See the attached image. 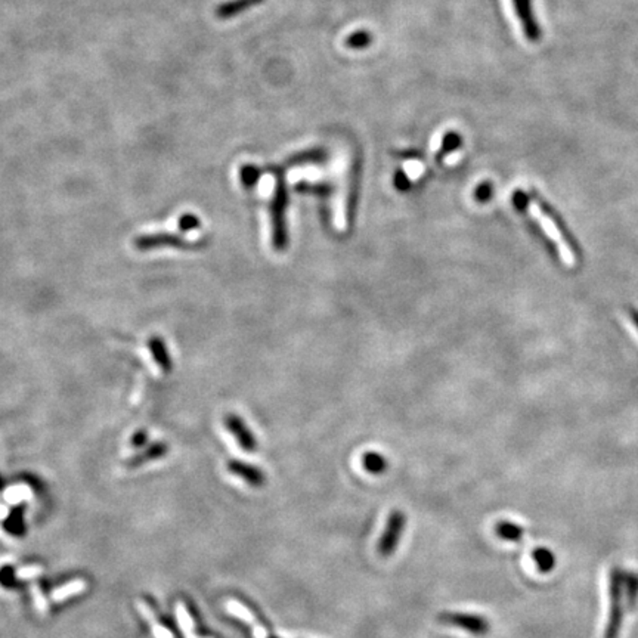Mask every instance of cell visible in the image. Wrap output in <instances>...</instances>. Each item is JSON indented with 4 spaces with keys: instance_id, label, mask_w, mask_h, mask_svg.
<instances>
[{
    "instance_id": "6da1fadb",
    "label": "cell",
    "mask_w": 638,
    "mask_h": 638,
    "mask_svg": "<svg viewBox=\"0 0 638 638\" xmlns=\"http://www.w3.org/2000/svg\"><path fill=\"white\" fill-rule=\"evenodd\" d=\"M287 205L288 191L286 181L278 176L275 194L271 201V220H272V244L277 251H284L288 247V228H287Z\"/></svg>"
},
{
    "instance_id": "7a4b0ae2",
    "label": "cell",
    "mask_w": 638,
    "mask_h": 638,
    "mask_svg": "<svg viewBox=\"0 0 638 638\" xmlns=\"http://www.w3.org/2000/svg\"><path fill=\"white\" fill-rule=\"evenodd\" d=\"M608 617L604 630V638H619L624 615H625V597L622 590V569L613 566L608 575Z\"/></svg>"
},
{
    "instance_id": "3957f363",
    "label": "cell",
    "mask_w": 638,
    "mask_h": 638,
    "mask_svg": "<svg viewBox=\"0 0 638 638\" xmlns=\"http://www.w3.org/2000/svg\"><path fill=\"white\" fill-rule=\"evenodd\" d=\"M407 527V516L400 510H394L387 517V522L383 531L378 544L377 551L381 557H390L396 551V548L400 543V538L404 536Z\"/></svg>"
},
{
    "instance_id": "277c9868",
    "label": "cell",
    "mask_w": 638,
    "mask_h": 638,
    "mask_svg": "<svg viewBox=\"0 0 638 638\" xmlns=\"http://www.w3.org/2000/svg\"><path fill=\"white\" fill-rule=\"evenodd\" d=\"M439 621L445 625L458 628L471 635L482 637L490 630V624L485 616L466 612H444L439 615Z\"/></svg>"
},
{
    "instance_id": "5b68a950",
    "label": "cell",
    "mask_w": 638,
    "mask_h": 638,
    "mask_svg": "<svg viewBox=\"0 0 638 638\" xmlns=\"http://www.w3.org/2000/svg\"><path fill=\"white\" fill-rule=\"evenodd\" d=\"M529 210H531V214L538 220V223L541 225V228L547 232L548 237L554 241V244H557L558 251H560V256H562L563 262L567 264V266H573V264H575V254H573V251L571 249V245H569L565 241L563 233L560 232V229H558V227L554 223V220L549 218L547 213H544L541 209H539V205L535 204V203H529Z\"/></svg>"
},
{
    "instance_id": "8992f818",
    "label": "cell",
    "mask_w": 638,
    "mask_h": 638,
    "mask_svg": "<svg viewBox=\"0 0 638 638\" xmlns=\"http://www.w3.org/2000/svg\"><path fill=\"white\" fill-rule=\"evenodd\" d=\"M136 247L139 250H151L157 247H178L190 250L192 247H200L201 242H188L182 235L174 233H154V235H145L136 240Z\"/></svg>"
},
{
    "instance_id": "52a82bcc",
    "label": "cell",
    "mask_w": 638,
    "mask_h": 638,
    "mask_svg": "<svg viewBox=\"0 0 638 638\" xmlns=\"http://www.w3.org/2000/svg\"><path fill=\"white\" fill-rule=\"evenodd\" d=\"M225 426L231 431L238 445L245 451V453H254L258 449V440L254 437L253 431L249 426L244 423V420L237 414H228L225 417Z\"/></svg>"
},
{
    "instance_id": "ba28073f",
    "label": "cell",
    "mask_w": 638,
    "mask_h": 638,
    "mask_svg": "<svg viewBox=\"0 0 638 638\" xmlns=\"http://www.w3.org/2000/svg\"><path fill=\"white\" fill-rule=\"evenodd\" d=\"M227 468L229 473L238 476L253 488H262L266 483V476H264L263 471L256 466L245 463L242 459H229Z\"/></svg>"
},
{
    "instance_id": "9c48e42d",
    "label": "cell",
    "mask_w": 638,
    "mask_h": 638,
    "mask_svg": "<svg viewBox=\"0 0 638 638\" xmlns=\"http://www.w3.org/2000/svg\"><path fill=\"white\" fill-rule=\"evenodd\" d=\"M514 9L517 12V16L520 21H522L523 32L529 41H538L539 38V27L535 21L532 9H531V0H513Z\"/></svg>"
},
{
    "instance_id": "30bf717a",
    "label": "cell",
    "mask_w": 638,
    "mask_h": 638,
    "mask_svg": "<svg viewBox=\"0 0 638 638\" xmlns=\"http://www.w3.org/2000/svg\"><path fill=\"white\" fill-rule=\"evenodd\" d=\"M263 2L264 0H229V2H225L218 6L216 15L220 19H231L262 5Z\"/></svg>"
},
{
    "instance_id": "8fae6325",
    "label": "cell",
    "mask_w": 638,
    "mask_h": 638,
    "mask_svg": "<svg viewBox=\"0 0 638 638\" xmlns=\"http://www.w3.org/2000/svg\"><path fill=\"white\" fill-rule=\"evenodd\" d=\"M622 590L625 597V607L633 611L638 603V572L622 569Z\"/></svg>"
},
{
    "instance_id": "7c38bea8",
    "label": "cell",
    "mask_w": 638,
    "mask_h": 638,
    "mask_svg": "<svg viewBox=\"0 0 638 638\" xmlns=\"http://www.w3.org/2000/svg\"><path fill=\"white\" fill-rule=\"evenodd\" d=\"M150 350L152 353V358L155 359L157 364H159V367L164 372H170L173 368V362H172L170 353L168 350V346H166V343L160 337H152L150 340Z\"/></svg>"
},
{
    "instance_id": "4fadbf2b",
    "label": "cell",
    "mask_w": 638,
    "mask_h": 638,
    "mask_svg": "<svg viewBox=\"0 0 638 638\" xmlns=\"http://www.w3.org/2000/svg\"><path fill=\"white\" fill-rule=\"evenodd\" d=\"M495 535L503 539V541H510V543H517L525 535V529L522 526H519L513 522H508V520H501L498 522L494 527Z\"/></svg>"
},
{
    "instance_id": "5bb4252c",
    "label": "cell",
    "mask_w": 638,
    "mask_h": 638,
    "mask_svg": "<svg viewBox=\"0 0 638 638\" xmlns=\"http://www.w3.org/2000/svg\"><path fill=\"white\" fill-rule=\"evenodd\" d=\"M361 463L365 471H368L369 475H374V476L383 475L389 467L386 457L381 455L380 453H374V451H369V453H365L364 455H362Z\"/></svg>"
},
{
    "instance_id": "9a60e30c",
    "label": "cell",
    "mask_w": 638,
    "mask_h": 638,
    "mask_svg": "<svg viewBox=\"0 0 638 638\" xmlns=\"http://www.w3.org/2000/svg\"><path fill=\"white\" fill-rule=\"evenodd\" d=\"M532 558H534V562H535V565L538 567V571L543 572V573L553 572L556 565H557V558H556L554 553L551 551V549L545 548V547L535 548L534 553H532Z\"/></svg>"
},
{
    "instance_id": "2e32d148",
    "label": "cell",
    "mask_w": 638,
    "mask_h": 638,
    "mask_svg": "<svg viewBox=\"0 0 638 638\" xmlns=\"http://www.w3.org/2000/svg\"><path fill=\"white\" fill-rule=\"evenodd\" d=\"M461 144H463V137H461L457 132H448L444 136V141H442V146H440L439 152L436 154V159L442 160L444 157H446L453 151L458 150L461 146Z\"/></svg>"
},
{
    "instance_id": "e0dca14e",
    "label": "cell",
    "mask_w": 638,
    "mask_h": 638,
    "mask_svg": "<svg viewBox=\"0 0 638 638\" xmlns=\"http://www.w3.org/2000/svg\"><path fill=\"white\" fill-rule=\"evenodd\" d=\"M166 453H168V445H164V444H154V445L150 446L148 449H145L141 455L135 457V458L132 459L130 466H139V464H142V463H146V461L157 459V458L163 457Z\"/></svg>"
},
{
    "instance_id": "ac0fdd59",
    "label": "cell",
    "mask_w": 638,
    "mask_h": 638,
    "mask_svg": "<svg viewBox=\"0 0 638 638\" xmlns=\"http://www.w3.org/2000/svg\"><path fill=\"white\" fill-rule=\"evenodd\" d=\"M372 41H374V38H372V34L367 30H358L355 33H352L348 38H346V45L350 47V49H358V51H362V49H367Z\"/></svg>"
},
{
    "instance_id": "d6986e66",
    "label": "cell",
    "mask_w": 638,
    "mask_h": 638,
    "mask_svg": "<svg viewBox=\"0 0 638 638\" xmlns=\"http://www.w3.org/2000/svg\"><path fill=\"white\" fill-rule=\"evenodd\" d=\"M326 151L322 150H312L308 152H301L294 155L293 159L288 160V166H299V164H306V163H318L326 160Z\"/></svg>"
},
{
    "instance_id": "ffe728a7",
    "label": "cell",
    "mask_w": 638,
    "mask_h": 638,
    "mask_svg": "<svg viewBox=\"0 0 638 638\" xmlns=\"http://www.w3.org/2000/svg\"><path fill=\"white\" fill-rule=\"evenodd\" d=\"M241 182L245 186V188H251V186L256 185L262 176L260 168H258L256 164H245L241 169Z\"/></svg>"
},
{
    "instance_id": "44dd1931",
    "label": "cell",
    "mask_w": 638,
    "mask_h": 638,
    "mask_svg": "<svg viewBox=\"0 0 638 638\" xmlns=\"http://www.w3.org/2000/svg\"><path fill=\"white\" fill-rule=\"evenodd\" d=\"M84 588H86V584H84V582H82V581H74V582H71V584L64 585L62 588H60V590H56V591L54 593V598H55V600H62V598H67L68 595L80 593L82 590H84Z\"/></svg>"
},
{
    "instance_id": "7402d4cb",
    "label": "cell",
    "mask_w": 638,
    "mask_h": 638,
    "mask_svg": "<svg viewBox=\"0 0 638 638\" xmlns=\"http://www.w3.org/2000/svg\"><path fill=\"white\" fill-rule=\"evenodd\" d=\"M200 227H201V220L195 214L186 213V214L181 216L179 229L182 232H190V231H194V229H198Z\"/></svg>"
},
{
    "instance_id": "603a6c76",
    "label": "cell",
    "mask_w": 638,
    "mask_h": 638,
    "mask_svg": "<svg viewBox=\"0 0 638 638\" xmlns=\"http://www.w3.org/2000/svg\"><path fill=\"white\" fill-rule=\"evenodd\" d=\"M296 190L299 192H308V194H319L321 197H323V195H328L331 192V188L326 183H321V185H310V183H299L296 186Z\"/></svg>"
},
{
    "instance_id": "cb8c5ba5",
    "label": "cell",
    "mask_w": 638,
    "mask_h": 638,
    "mask_svg": "<svg viewBox=\"0 0 638 638\" xmlns=\"http://www.w3.org/2000/svg\"><path fill=\"white\" fill-rule=\"evenodd\" d=\"M394 185H395V188L400 192H407L411 190V181L404 170H398L395 173Z\"/></svg>"
},
{
    "instance_id": "d4e9b609",
    "label": "cell",
    "mask_w": 638,
    "mask_h": 638,
    "mask_svg": "<svg viewBox=\"0 0 638 638\" xmlns=\"http://www.w3.org/2000/svg\"><path fill=\"white\" fill-rule=\"evenodd\" d=\"M490 197H492V185H490L489 182L480 183L475 191V198L479 203H486Z\"/></svg>"
},
{
    "instance_id": "484cf974",
    "label": "cell",
    "mask_w": 638,
    "mask_h": 638,
    "mask_svg": "<svg viewBox=\"0 0 638 638\" xmlns=\"http://www.w3.org/2000/svg\"><path fill=\"white\" fill-rule=\"evenodd\" d=\"M513 201L517 209H525V205H529L527 197L522 191H516L513 195Z\"/></svg>"
},
{
    "instance_id": "4316f807",
    "label": "cell",
    "mask_w": 638,
    "mask_h": 638,
    "mask_svg": "<svg viewBox=\"0 0 638 638\" xmlns=\"http://www.w3.org/2000/svg\"><path fill=\"white\" fill-rule=\"evenodd\" d=\"M145 440H146V435L144 433V431H141V433H137L133 439V445L135 446H141L145 444Z\"/></svg>"
},
{
    "instance_id": "83f0119b",
    "label": "cell",
    "mask_w": 638,
    "mask_h": 638,
    "mask_svg": "<svg viewBox=\"0 0 638 638\" xmlns=\"http://www.w3.org/2000/svg\"><path fill=\"white\" fill-rule=\"evenodd\" d=\"M630 315H631V319L634 322V326L638 328V312L634 310V309H630Z\"/></svg>"
},
{
    "instance_id": "f1b7e54d",
    "label": "cell",
    "mask_w": 638,
    "mask_h": 638,
    "mask_svg": "<svg viewBox=\"0 0 638 638\" xmlns=\"http://www.w3.org/2000/svg\"><path fill=\"white\" fill-rule=\"evenodd\" d=\"M269 638H278V637H275V635H272V637H269Z\"/></svg>"
}]
</instances>
